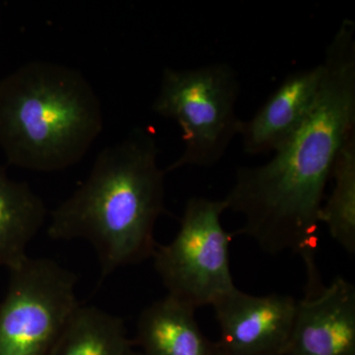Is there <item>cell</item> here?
<instances>
[{"instance_id":"cell-1","label":"cell","mask_w":355,"mask_h":355,"mask_svg":"<svg viewBox=\"0 0 355 355\" xmlns=\"http://www.w3.org/2000/svg\"><path fill=\"white\" fill-rule=\"evenodd\" d=\"M316 101L297 132L272 160L238 170L224 198L244 217L234 234L249 236L266 254H299L316 270L320 212L343 144L355 135V25L343 21L324 53Z\"/></svg>"},{"instance_id":"cell-2","label":"cell","mask_w":355,"mask_h":355,"mask_svg":"<svg viewBox=\"0 0 355 355\" xmlns=\"http://www.w3.org/2000/svg\"><path fill=\"white\" fill-rule=\"evenodd\" d=\"M153 132L135 128L103 149L85 181L51 212L53 240L92 245L103 279L153 258L154 229L166 212L165 171Z\"/></svg>"},{"instance_id":"cell-3","label":"cell","mask_w":355,"mask_h":355,"mask_svg":"<svg viewBox=\"0 0 355 355\" xmlns=\"http://www.w3.org/2000/svg\"><path fill=\"white\" fill-rule=\"evenodd\" d=\"M104 127L97 93L79 70L28 62L0 80V147L8 164L57 172L77 164Z\"/></svg>"},{"instance_id":"cell-4","label":"cell","mask_w":355,"mask_h":355,"mask_svg":"<svg viewBox=\"0 0 355 355\" xmlns=\"http://www.w3.org/2000/svg\"><path fill=\"white\" fill-rule=\"evenodd\" d=\"M240 83L224 62L193 69H166L153 104L154 113L176 121L184 150L165 173L196 166L210 167L223 157L239 135L242 121L235 106Z\"/></svg>"},{"instance_id":"cell-5","label":"cell","mask_w":355,"mask_h":355,"mask_svg":"<svg viewBox=\"0 0 355 355\" xmlns=\"http://www.w3.org/2000/svg\"><path fill=\"white\" fill-rule=\"evenodd\" d=\"M225 210L224 198H191L176 237L157 245L153 256L167 296L193 310L214 306L236 288L229 263V245L235 234L222 226Z\"/></svg>"},{"instance_id":"cell-6","label":"cell","mask_w":355,"mask_h":355,"mask_svg":"<svg viewBox=\"0 0 355 355\" xmlns=\"http://www.w3.org/2000/svg\"><path fill=\"white\" fill-rule=\"evenodd\" d=\"M8 272L0 301V355H51L79 305L76 275L50 259L31 257Z\"/></svg>"},{"instance_id":"cell-7","label":"cell","mask_w":355,"mask_h":355,"mask_svg":"<svg viewBox=\"0 0 355 355\" xmlns=\"http://www.w3.org/2000/svg\"><path fill=\"white\" fill-rule=\"evenodd\" d=\"M298 301L289 295L257 296L236 287L212 306L220 327L222 355H284Z\"/></svg>"},{"instance_id":"cell-8","label":"cell","mask_w":355,"mask_h":355,"mask_svg":"<svg viewBox=\"0 0 355 355\" xmlns=\"http://www.w3.org/2000/svg\"><path fill=\"white\" fill-rule=\"evenodd\" d=\"M284 355H355V287L338 277L306 291Z\"/></svg>"},{"instance_id":"cell-9","label":"cell","mask_w":355,"mask_h":355,"mask_svg":"<svg viewBox=\"0 0 355 355\" xmlns=\"http://www.w3.org/2000/svg\"><path fill=\"white\" fill-rule=\"evenodd\" d=\"M323 71L319 64L289 74L250 120L242 121L245 153H275L297 132L316 101Z\"/></svg>"},{"instance_id":"cell-10","label":"cell","mask_w":355,"mask_h":355,"mask_svg":"<svg viewBox=\"0 0 355 355\" xmlns=\"http://www.w3.org/2000/svg\"><path fill=\"white\" fill-rule=\"evenodd\" d=\"M195 311L166 296L142 311L135 347L142 355H222L205 335Z\"/></svg>"},{"instance_id":"cell-11","label":"cell","mask_w":355,"mask_h":355,"mask_svg":"<svg viewBox=\"0 0 355 355\" xmlns=\"http://www.w3.org/2000/svg\"><path fill=\"white\" fill-rule=\"evenodd\" d=\"M46 218L43 200L0 166V268L11 270L29 257L28 247Z\"/></svg>"},{"instance_id":"cell-12","label":"cell","mask_w":355,"mask_h":355,"mask_svg":"<svg viewBox=\"0 0 355 355\" xmlns=\"http://www.w3.org/2000/svg\"><path fill=\"white\" fill-rule=\"evenodd\" d=\"M135 347L121 318L79 304L51 355H127Z\"/></svg>"},{"instance_id":"cell-13","label":"cell","mask_w":355,"mask_h":355,"mask_svg":"<svg viewBox=\"0 0 355 355\" xmlns=\"http://www.w3.org/2000/svg\"><path fill=\"white\" fill-rule=\"evenodd\" d=\"M331 179L333 190L322 205L320 223L326 224L336 242L349 254L355 253V135L343 144Z\"/></svg>"},{"instance_id":"cell-14","label":"cell","mask_w":355,"mask_h":355,"mask_svg":"<svg viewBox=\"0 0 355 355\" xmlns=\"http://www.w3.org/2000/svg\"><path fill=\"white\" fill-rule=\"evenodd\" d=\"M127 355H142V354H140L139 350L135 349V347H133V349L132 350H130V352H128V354Z\"/></svg>"}]
</instances>
